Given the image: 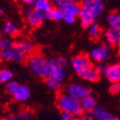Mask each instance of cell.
Segmentation results:
<instances>
[{
  "mask_svg": "<svg viewBox=\"0 0 120 120\" xmlns=\"http://www.w3.org/2000/svg\"><path fill=\"white\" fill-rule=\"evenodd\" d=\"M106 77L109 82L113 83H120V64H114L109 65L107 71L105 72Z\"/></svg>",
  "mask_w": 120,
  "mask_h": 120,
  "instance_id": "cell-11",
  "label": "cell"
},
{
  "mask_svg": "<svg viewBox=\"0 0 120 120\" xmlns=\"http://www.w3.org/2000/svg\"><path fill=\"white\" fill-rule=\"evenodd\" d=\"M109 48L106 47L105 45L103 46H99V47H95L93 49L90 50L89 52V58L92 62L95 63H101L104 62L109 58Z\"/></svg>",
  "mask_w": 120,
  "mask_h": 120,
  "instance_id": "cell-9",
  "label": "cell"
},
{
  "mask_svg": "<svg viewBox=\"0 0 120 120\" xmlns=\"http://www.w3.org/2000/svg\"><path fill=\"white\" fill-rule=\"evenodd\" d=\"M15 48L17 49L19 52L23 53L24 55H29L31 54L33 51V45L30 41H17L15 44Z\"/></svg>",
  "mask_w": 120,
  "mask_h": 120,
  "instance_id": "cell-19",
  "label": "cell"
},
{
  "mask_svg": "<svg viewBox=\"0 0 120 120\" xmlns=\"http://www.w3.org/2000/svg\"><path fill=\"white\" fill-rule=\"evenodd\" d=\"M81 77L88 82H97L101 77V72H100L97 68L91 67L89 68L87 71H86L84 74L81 75Z\"/></svg>",
  "mask_w": 120,
  "mask_h": 120,
  "instance_id": "cell-17",
  "label": "cell"
},
{
  "mask_svg": "<svg viewBox=\"0 0 120 120\" xmlns=\"http://www.w3.org/2000/svg\"><path fill=\"white\" fill-rule=\"evenodd\" d=\"M64 20L65 21V23L67 24H73L76 20V17H73V16H69V15H64Z\"/></svg>",
  "mask_w": 120,
  "mask_h": 120,
  "instance_id": "cell-32",
  "label": "cell"
},
{
  "mask_svg": "<svg viewBox=\"0 0 120 120\" xmlns=\"http://www.w3.org/2000/svg\"><path fill=\"white\" fill-rule=\"evenodd\" d=\"M91 115L93 117V120H107L111 116L106 109L102 108H95L91 112Z\"/></svg>",
  "mask_w": 120,
  "mask_h": 120,
  "instance_id": "cell-20",
  "label": "cell"
},
{
  "mask_svg": "<svg viewBox=\"0 0 120 120\" xmlns=\"http://www.w3.org/2000/svg\"><path fill=\"white\" fill-rule=\"evenodd\" d=\"M1 120H7V118H6V119H1Z\"/></svg>",
  "mask_w": 120,
  "mask_h": 120,
  "instance_id": "cell-40",
  "label": "cell"
},
{
  "mask_svg": "<svg viewBox=\"0 0 120 120\" xmlns=\"http://www.w3.org/2000/svg\"><path fill=\"white\" fill-rule=\"evenodd\" d=\"M13 79V73L7 68H2L0 71V82L1 83H6L8 84L11 82Z\"/></svg>",
  "mask_w": 120,
  "mask_h": 120,
  "instance_id": "cell-22",
  "label": "cell"
},
{
  "mask_svg": "<svg viewBox=\"0 0 120 120\" xmlns=\"http://www.w3.org/2000/svg\"><path fill=\"white\" fill-rule=\"evenodd\" d=\"M81 120H93V117L90 114H88V113H83L81 115Z\"/></svg>",
  "mask_w": 120,
  "mask_h": 120,
  "instance_id": "cell-33",
  "label": "cell"
},
{
  "mask_svg": "<svg viewBox=\"0 0 120 120\" xmlns=\"http://www.w3.org/2000/svg\"><path fill=\"white\" fill-rule=\"evenodd\" d=\"M107 120H119V119H118L117 117H113V116H109V118H108Z\"/></svg>",
  "mask_w": 120,
  "mask_h": 120,
  "instance_id": "cell-37",
  "label": "cell"
},
{
  "mask_svg": "<svg viewBox=\"0 0 120 120\" xmlns=\"http://www.w3.org/2000/svg\"><path fill=\"white\" fill-rule=\"evenodd\" d=\"M109 91L112 94H117L120 92V83H113L109 87Z\"/></svg>",
  "mask_w": 120,
  "mask_h": 120,
  "instance_id": "cell-29",
  "label": "cell"
},
{
  "mask_svg": "<svg viewBox=\"0 0 120 120\" xmlns=\"http://www.w3.org/2000/svg\"><path fill=\"white\" fill-rule=\"evenodd\" d=\"M34 8L38 12L45 13L54 8L52 0H37L34 4Z\"/></svg>",
  "mask_w": 120,
  "mask_h": 120,
  "instance_id": "cell-18",
  "label": "cell"
},
{
  "mask_svg": "<svg viewBox=\"0 0 120 120\" xmlns=\"http://www.w3.org/2000/svg\"><path fill=\"white\" fill-rule=\"evenodd\" d=\"M71 66L74 69V71L81 76L89 68L92 67L91 60L89 57L86 55H78L72 58L71 60Z\"/></svg>",
  "mask_w": 120,
  "mask_h": 120,
  "instance_id": "cell-3",
  "label": "cell"
},
{
  "mask_svg": "<svg viewBox=\"0 0 120 120\" xmlns=\"http://www.w3.org/2000/svg\"><path fill=\"white\" fill-rule=\"evenodd\" d=\"M62 12L64 13V15H69V16H73V17H77L79 16V14L81 12V5H78L75 2H71L65 6H64L63 8H61Z\"/></svg>",
  "mask_w": 120,
  "mask_h": 120,
  "instance_id": "cell-14",
  "label": "cell"
},
{
  "mask_svg": "<svg viewBox=\"0 0 120 120\" xmlns=\"http://www.w3.org/2000/svg\"><path fill=\"white\" fill-rule=\"evenodd\" d=\"M118 45H119V47H120V41H119V43H118Z\"/></svg>",
  "mask_w": 120,
  "mask_h": 120,
  "instance_id": "cell-39",
  "label": "cell"
},
{
  "mask_svg": "<svg viewBox=\"0 0 120 120\" xmlns=\"http://www.w3.org/2000/svg\"><path fill=\"white\" fill-rule=\"evenodd\" d=\"M108 22L111 28L120 29V14L112 13L108 15Z\"/></svg>",
  "mask_w": 120,
  "mask_h": 120,
  "instance_id": "cell-21",
  "label": "cell"
},
{
  "mask_svg": "<svg viewBox=\"0 0 120 120\" xmlns=\"http://www.w3.org/2000/svg\"><path fill=\"white\" fill-rule=\"evenodd\" d=\"M7 120H21L20 117H18L17 115H15V114H11L7 117Z\"/></svg>",
  "mask_w": 120,
  "mask_h": 120,
  "instance_id": "cell-35",
  "label": "cell"
},
{
  "mask_svg": "<svg viewBox=\"0 0 120 120\" xmlns=\"http://www.w3.org/2000/svg\"><path fill=\"white\" fill-rule=\"evenodd\" d=\"M20 1L24 4H26V5H32V4L34 5L37 0H20Z\"/></svg>",
  "mask_w": 120,
  "mask_h": 120,
  "instance_id": "cell-36",
  "label": "cell"
},
{
  "mask_svg": "<svg viewBox=\"0 0 120 120\" xmlns=\"http://www.w3.org/2000/svg\"><path fill=\"white\" fill-rule=\"evenodd\" d=\"M2 61L5 62H15V63H22L25 61L26 55L23 53L19 52L17 49L10 48V49H4L1 50V54H0Z\"/></svg>",
  "mask_w": 120,
  "mask_h": 120,
  "instance_id": "cell-6",
  "label": "cell"
},
{
  "mask_svg": "<svg viewBox=\"0 0 120 120\" xmlns=\"http://www.w3.org/2000/svg\"><path fill=\"white\" fill-rule=\"evenodd\" d=\"M19 117H20L22 120H31L32 119V114L29 111H23L19 114Z\"/></svg>",
  "mask_w": 120,
  "mask_h": 120,
  "instance_id": "cell-30",
  "label": "cell"
},
{
  "mask_svg": "<svg viewBox=\"0 0 120 120\" xmlns=\"http://www.w3.org/2000/svg\"><path fill=\"white\" fill-rule=\"evenodd\" d=\"M25 17L27 23L34 28L39 27L45 19L43 13L37 11L35 8H28L25 11Z\"/></svg>",
  "mask_w": 120,
  "mask_h": 120,
  "instance_id": "cell-5",
  "label": "cell"
},
{
  "mask_svg": "<svg viewBox=\"0 0 120 120\" xmlns=\"http://www.w3.org/2000/svg\"><path fill=\"white\" fill-rule=\"evenodd\" d=\"M64 13L62 12L61 9L59 8H53L52 9V20L55 21H60V20H64Z\"/></svg>",
  "mask_w": 120,
  "mask_h": 120,
  "instance_id": "cell-24",
  "label": "cell"
},
{
  "mask_svg": "<svg viewBox=\"0 0 120 120\" xmlns=\"http://www.w3.org/2000/svg\"><path fill=\"white\" fill-rule=\"evenodd\" d=\"M61 120H75V116L68 112H62Z\"/></svg>",
  "mask_w": 120,
  "mask_h": 120,
  "instance_id": "cell-31",
  "label": "cell"
},
{
  "mask_svg": "<svg viewBox=\"0 0 120 120\" xmlns=\"http://www.w3.org/2000/svg\"><path fill=\"white\" fill-rule=\"evenodd\" d=\"M71 2H74V0H52L53 6L55 8H59V9L63 8L64 6L71 3Z\"/></svg>",
  "mask_w": 120,
  "mask_h": 120,
  "instance_id": "cell-28",
  "label": "cell"
},
{
  "mask_svg": "<svg viewBox=\"0 0 120 120\" xmlns=\"http://www.w3.org/2000/svg\"><path fill=\"white\" fill-rule=\"evenodd\" d=\"M57 60H58V61H59V63L61 64L63 66H64V65L67 64V60H66V58H65V57H64V56L59 57Z\"/></svg>",
  "mask_w": 120,
  "mask_h": 120,
  "instance_id": "cell-34",
  "label": "cell"
},
{
  "mask_svg": "<svg viewBox=\"0 0 120 120\" xmlns=\"http://www.w3.org/2000/svg\"><path fill=\"white\" fill-rule=\"evenodd\" d=\"M81 8L92 12L96 15H100L104 13V3L102 0H82Z\"/></svg>",
  "mask_w": 120,
  "mask_h": 120,
  "instance_id": "cell-8",
  "label": "cell"
},
{
  "mask_svg": "<svg viewBox=\"0 0 120 120\" xmlns=\"http://www.w3.org/2000/svg\"><path fill=\"white\" fill-rule=\"evenodd\" d=\"M12 96L17 102H24L30 98V96H31V91H30L28 86H26L24 85H19Z\"/></svg>",
  "mask_w": 120,
  "mask_h": 120,
  "instance_id": "cell-12",
  "label": "cell"
},
{
  "mask_svg": "<svg viewBox=\"0 0 120 120\" xmlns=\"http://www.w3.org/2000/svg\"><path fill=\"white\" fill-rule=\"evenodd\" d=\"M28 67L34 74L41 78H48L50 75L49 60L41 55H33L28 59Z\"/></svg>",
  "mask_w": 120,
  "mask_h": 120,
  "instance_id": "cell-2",
  "label": "cell"
},
{
  "mask_svg": "<svg viewBox=\"0 0 120 120\" xmlns=\"http://www.w3.org/2000/svg\"><path fill=\"white\" fill-rule=\"evenodd\" d=\"M96 15L90 11L82 9L79 14V18L81 20V25L83 28H89L96 20Z\"/></svg>",
  "mask_w": 120,
  "mask_h": 120,
  "instance_id": "cell-10",
  "label": "cell"
},
{
  "mask_svg": "<svg viewBox=\"0 0 120 120\" xmlns=\"http://www.w3.org/2000/svg\"><path fill=\"white\" fill-rule=\"evenodd\" d=\"M120 41V29L111 28L106 33V41L111 43L112 45H116Z\"/></svg>",
  "mask_w": 120,
  "mask_h": 120,
  "instance_id": "cell-15",
  "label": "cell"
},
{
  "mask_svg": "<svg viewBox=\"0 0 120 120\" xmlns=\"http://www.w3.org/2000/svg\"><path fill=\"white\" fill-rule=\"evenodd\" d=\"M0 15H3V9H0Z\"/></svg>",
  "mask_w": 120,
  "mask_h": 120,
  "instance_id": "cell-38",
  "label": "cell"
},
{
  "mask_svg": "<svg viewBox=\"0 0 120 120\" xmlns=\"http://www.w3.org/2000/svg\"><path fill=\"white\" fill-rule=\"evenodd\" d=\"M119 14H120V13H119Z\"/></svg>",
  "mask_w": 120,
  "mask_h": 120,
  "instance_id": "cell-41",
  "label": "cell"
},
{
  "mask_svg": "<svg viewBox=\"0 0 120 120\" xmlns=\"http://www.w3.org/2000/svg\"><path fill=\"white\" fill-rule=\"evenodd\" d=\"M81 104L85 112H92L96 108V99L91 94H88L81 100Z\"/></svg>",
  "mask_w": 120,
  "mask_h": 120,
  "instance_id": "cell-16",
  "label": "cell"
},
{
  "mask_svg": "<svg viewBox=\"0 0 120 120\" xmlns=\"http://www.w3.org/2000/svg\"><path fill=\"white\" fill-rule=\"evenodd\" d=\"M89 29V36L92 37V38H96L100 35V33H101V28H100V26L97 24V23H93L90 27L88 28Z\"/></svg>",
  "mask_w": 120,
  "mask_h": 120,
  "instance_id": "cell-26",
  "label": "cell"
},
{
  "mask_svg": "<svg viewBox=\"0 0 120 120\" xmlns=\"http://www.w3.org/2000/svg\"><path fill=\"white\" fill-rule=\"evenodd\" d=\"M49 64H50V75L48 78L54 80L56 82L62 83L65 78V71L64 69V66L59 63L58 60L55 59L49 60Z\"/></svg>",
  "mask_w": 120,
  "mask_h": 120,
  "instance_id": "cell-4",
  "label": "cell"
},
{
  "mask_svg": "<svg viewBox=\"0 0 120 120\" xmlns=\"http://www.w3.org/2000/svg\"><path fill=\"white\" fill-rule=\"evenodd\" d=\"M15 42H14L13 39L8 38H2L0 39V49L4 50V49H10V48H14Z\"/></svg>",
  "mask_w": 120,
  "mask_h": 120,
  "instance_id": "cell-23",
  "label": "cell"
},
{
  "mask_svg": "<svg viewBox=\"0 0 120 120\" xmlns=\"http://www.w3.org/2000/svg\"><path fill=\"white\" fill-rule=\"evenodd\" d=\"M57 106L60 109V111H62V112H68L75 117L81 116L85 112L81 101L68 95L67 93L59 95V97L57 98Z\"/></svg>",
  "mask_w": 120,
  "mask_h": 120,
  "instance_id": "cell-1",
  "label": "cell"
},
{
  "mask_svg": "<svg viewBox=\"0 0 120 120\" xmlns=\"http://www.w3.org/2000/svg\"><path fill=\"white\" fill-rule=\"evenodd\" d=\"M46 86H47V87L50 89V90H52V91H58L59 89H60V87H61V83L56 82V81H54V80H51V79L47 78Z\"/></svg>",
  "mask_w": 120,
  "mask_h": 120,
  "instance_id": "cell-25",
  "label": "cell"
},
{
  "mask_svg": "<svg viewBox=\"0 0 120 120\" xmlns=\"http://www.w3.org/2000/svg\"><path fill=\"white\" fill-rule=\"evenodd\" d=\"M1 33L5 36H16L19 33V28L15 23H14L11 20H5L2 28H1Z\"/></svg>",
  "mask_w": 120,
  "mask_h": 120,
  "instance_id": "cell-13",
  "label": "cell"
},
{
  "mask_svg": "<svg viewBox=\"0 0 120 120\" xmlns=\"http://www.w3.org/2000/svg\"><path fill=\"white\" fill-rule=\"evenodd\" d=\"M18 86H19V84L15 82V81L9 82L6 85V91H7V93H9L10 95H13V93L15 91V89L17 88Z\"/></svg>",
  "mask_w": 120,
  "mask_h": 120,
  "instance_id": "cell-27",
  "label": "cell"
},
{
  "mask_svg": "<svg viewBox=\"0 0 120 120\" xmlns=\"http://www.w3.org/2000/svg\"><path fill=\"white\" fill-rule=\"evenodd\" d=\"M66 93L68 95L74 97L75 99L81 101L83 98H85L88 94H90V91H89L86 86L80 85V84L74 83V84H70L66 87Z\"/></svg>",
  "mask_w": 120,
  "mask_h": 120,
  "instance_id": "cell-7",
  "label": "cell"
}]
</instances>
